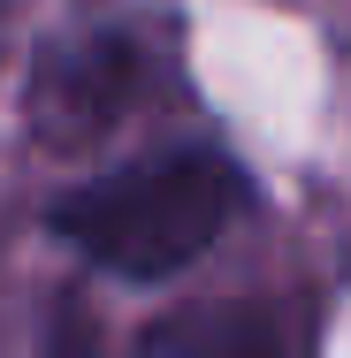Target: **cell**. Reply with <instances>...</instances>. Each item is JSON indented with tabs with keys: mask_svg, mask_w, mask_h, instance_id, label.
Here are the masks:
<instances>
[{
	"mask_svg": "<svg viewBox=\"0 0 351 358\" xmlns=\"http://www.w3.org/2000/svg\"><path fill=\"white\" fill-rule=\"evenodd\" d=\"M237 214V168L221 152H160L123 176H99L54 206V236L123 282L184 275Z\"/></svg>",
	"mask_w": 351,
	"mask_h": 358,
	"instance_id": "1",
	"label": "cell"
},
{
	"mask_svg": "<svg viewBox=\"0 0 351 358\" xmlns=\"http://www.w3.org/2000/svg\"><path fill=\"white\" fill-rule=\"evenodd\" d=\"M130 76H138V54H130L123 38L84 46V54H62V62H54V76H46V92H39V122H46V130H62V138L99 130V122L123 107Z\"/></svg>",
	"mask_w": 351,
	"mask_h": 358,
	"instance_id": "2",
	"label": "cell"
}]
</instances>
